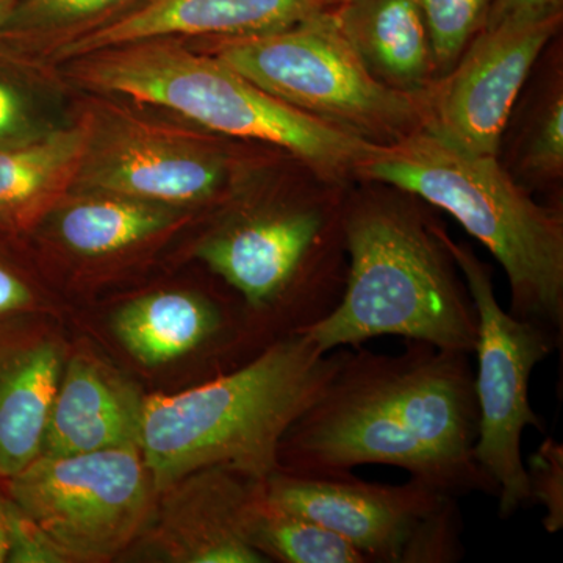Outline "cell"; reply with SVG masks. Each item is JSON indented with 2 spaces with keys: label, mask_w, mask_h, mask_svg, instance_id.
<instances>
[{
  "label": "cell",
  "mask_w": 563,
  "mask_h": 563,
  "mask_svg": "<svg viewBox=\"0 0 563 563\" xmlns=\"http://www.w3.org/2000/svg\"><path fill=\"white\" fill-rule=\"evenodd\" d=\"M344 351H321L296 332L232 372L144 398L140 451L155 492L213 466L255 481L272 476L285 432L331 383Z\"/></svg>",
  "instance_id": "cell-1"
},
{
  "label": "cell",
  "mask_w": 563,
  "mask_h": 563,
  "mask_svg": "<svg viewBox=\"0 0 563 563\" xmlns=\"http://www.w3.org/2000/svg\"><path fill=\"white\" fill-rule=\"evenodd\" d=\"M343 236L342 299L302 331L321 351L395 335L473 355L476 306L442 225L398 202L363 201L343 213Z\"/></svg>",
  "instance_id": "cell-2"
},
{
  "label": "cell",
  "mask_w": 563,
  "mask_h": 563,
  "mask_svg": "<svg viewBox=\"0 0 563 563\" xmlns=\"http://www.w3.org/2000/svg\"><path fill=\"white\" fill-rule=\"evenodd\" d=\"M65 81L174 111L206 131L287 151L322 176H346L377 144L288 106L213 54L179 38L118 44L62 63Z\"/></svg>",
  "instance_id": "cell-3"
},
{
  "label": "cell",
  "mask_w": 563,
  "mask_h": 563,
  "mask_svg": "<svg viewBox=\"0 0 563 563\" xmlns=\"http://www.w3.org/2000/svg\"><path fill=\"white\" fill-rule=\"evenodd\" d=\"M358 176L446 211L499 262L515 318L563 339V218L533 201L496 155L472 154L421 128L377 144Z\"/></svg>",
  "instance_id": "cell-4"
},
{
  "label": "cell",
  "mask_w": 563,
  "mask_h": 563,
  "mask_svg": "<svg viewBox=\"0 0 563 563\" xmlns=\"http://www.w3.org/2000/svg\"><path fill=\"white\" fill-rule=\"evenodd\" d=\"M210 51L279 101L373 143H390L424 125V92L377 79L335 10L276 32L220 38Z\"/></svg>",
  "instance_id": "cell-5"
},
{
  "label": "cell",
  "mask_w": 563,
  "mask_h": 563,
  "mask_svg": "<svg viewBox=\"0 0 563 563\" xmlns=\"http://www.w3.org/2000/svg\"><path fill=\"white\" fill-rule=\"evenodd\" d=\"M335 244H344L343 218L302 203L239 214L202 240L196 257L279 340L339 306L346 274L329 258Z\"/></svg>",
  "instance_id": "cell-6"
},
{
  "label": "cell",
  "mask_w": 563,
  "mask_h": 563,
  "mask_svg": "<svg viewBox=\"0 0 563 563\" xmlns=\"http://www.w3.org/2000/svg\"><path fill=\"white\" fill-rule=\"evenodd\" d=\"M444 243L477 312V368L474 369L479 432L474 461L498 485V509L503 520L531 504L521 443L526 429L544 431V420L529 399L536 366L562 346L561 336L539 322L506 312L493 285L492 269L472 247L455 243L444 232Z\"/></svg>",
  "instance_id": "cell-7"
},
{
  "label": "cell",
  "mask_w": 563,
  "mask_h": 563,
  "mask_svg": "<svg viewBox=\"0 0 563 563\" xmlns=\"http://www.w3.org/2000/svg\"><path fill=\"white\" fill-rule=\"evenodd\" d=\"M154 493L140 446L40 454L10 477L11 503L65 561L103 562L124 551L150 520Z\"/></svg>",
  "instance_id": "cell-8"
},
{
  "label": "cell",
  "mask_w": 563,
  "mask_h": 563,
  "mask_svg": "<svg viewBox=\"0 0 563 563\" xmlns=\"http://www.w3.org/2000/svg\"><path fill=\"white\" fill-rule=\"evenodd\" d=\"M81 111L88 136L73 190L185 209L213 201L228 187L231 158L207 133L106 99L90 101Z\"/></svg>",
  "instance_id": "cell-9"
},
{
  "label": "cell",
  "mask_w": 563,
  "mask_h": 563,
  "mask_svg": "<svg viewBox=\"0 0 563 563\" xmlns=\"http://www.w3.org/2000/svg\"><path fill=\"white\" fill-rule=\"evenodd\" d=\"M282 472L340 476L362 465H388L437 490L465 496L453 473L426 450L355 361L342 365L279 444Z\"/></svg>",
  "instance_id": "cell-10"
},
{
  "label": "cell",
  "mask_w": 563,
  "mask_h": 563,
  "mask_svg": "<svg viewBox=\"0 0 563 563\" xmlns=\"http://www.w3.org/2000/svg\"><path fill=\"white\" fill-rule=\"evenodd\" d=\"M374 387L429 453L454 474L465 495L498 498V485L474 461L479 432L472 354L406 340L401 354L351 347Z\"/></svg>",
  "instance_id": "cell-11"
},
{
  "label": "cell",
  "mask_w": 563,
  "mask_h": 563,
  "mask_svg": "<svg viewBox=\"0 0 563 563\" xmlns=\"http://www.w3.org/2000/svg\"><path fill=\"white\" fill-rule=\"evenodd\" d=\"M562 14L483 27L446 76L424 91L422 128L459 150L498 155L503 133L532 66Z\"/></svg>",
  "instance_id": "cell-12"
},
{
  "label": "cell",
  "mask_w": 563,
  "mask_h": 563,
  "mask_svg": "<svg viewBox=\"0 0 563 563\" xmlns=\"http://www.w3.org/2000/svg\"><path fill=\"white\" fill-rule=\"evenodd\" d=\"M265 498L339 533L368 563H401L404 548L448 493L412 479L401 485L363 481L354 473L306 476L277 470L262 481Z\"/></svg>",
  "instance_id": "cell-13"
},
{
  "label": "cell",
  "mask_w": 563,
  "mask_h": 563,
  "mask_svg": "<svg viewBox=\"0 0 563 563\" xmlns=\"http://www.w3.org/2000/svg\"><path fill=\"white\" fill-rule=\"evenodd\" d=\"M343 0H146L106 27L74 41L47 65L152 38H236L290 27L331 13Z\"/></svg>",
  "instance_id": "cell-14"
},
{
  "label": "cell",
  "mask_w": 563,
  "mask_h": 563,
  "mask_svg": "<svg viewBox=\"0 0 563 563\" xmlns=\"http://www.w3.org/2000/svg\"><path fill=\"white\" fill-rule=\"evenodd\" d=\"M261 481L225 466L180 481L163 515L162 548L173 561L265 563L251 542L250 514Z\"/></svg>",
  "instance_id": "cell-15"
},
{
  "label": "cell",
  "mask_w": 563,
  "mask_h": 563,
  "mask_svg": "<svg viewBox=\"0 0 563 563\" xmlns=\"http://www.w3.org/2000/svg\"><path fill=\"white\" fill-rule=\"evenodd\" d=\"M143 396L101 363L69 362L52 404L43 455L140 446Z\"/></svg>",
  "instance_id": "cell-16"
},
{
  "label": "cell",
  "mask_w": 563,
  "mask_h": 563,
  "mask_svg": "<svg viewBox=\"0 0 563 563\" xmlns=\"http://www.w3.org/2000/svg\"><path fill=\"white\" fill-rule=\"evenodd\" d=\"M335 16L377 79L413 95L431 87L437 68L420 0H343Z\"/></svg>",
  "instance_id": "cell-17"
},
{
  "label": "cell",
  "mask_w": 563,
  "mask_h": 563,
  "mask_svg": "<svg viewBox=\"0 0 563 563\" xmlns=\"http://www.w3.org/2000/svg\"><path fill=\"white\" fill-rule=\"evenodd\" d=\"M60 377L54 344L0 346V476L11 477L38 457Z\"/></svg>",
  "instance_id": "cell-18"
},
{
  "label": "cell",
  "mask_w": 563,
  "mask_h": 563,
  "mask_svg": "<svg viewBox=\"0 0 563 563\" xmlns=\"http://www.w3.org/2000/svg\"><path fill=\"white\" fill-rule=\"evenodd\" d=\"M88 124L84 111L57 131L0 147V228H27L60 203L76 184Z\"/></svg>",
  "instance_id": "cell-19"
},
{
  "label": "cell",
  "mask_w": 563,
  "mask_h": 563,
  "mask_svg": "<svg viewBox=\"0 0 563 563\" xmlns=\"http://www.w3.org/2000/svg\"><path fill=\"white\" fill-rule=\"evenodd\" d=\"M125 350L144 365H163L235 331L224 303L188 291L152 292L122 307L113 320Z\"/></svg>",
  "instance_id": "cell-20"
},
{
  "label": "cell",
  "mask_w": 563,
  "mask_h": 563,
  "mask_svg": "<svg viewBox=\"0 0 563 563\" xmlns=\"http://www.w3.org/2000/svg\"><path fill=\"white\" fill-rule=\"evenodd\" d=\"M180 209L102 191H69L58 210L63 244L85 257L135 246L176 224Z\"/></svg>",
  "instance_id": "cell-21"
},
{
  "label": "cell",
  "mask_w": 563,
  "mask_h": 563,
  "mask_svg": "<svg viewBox=\"0 0 563 563\" xmlns=\"http://www.w3.org/2000/svg\"><path fill=\"white\" fill-rule=\"evenodd\" d=\"M146 0H18L0 44L47 63L55 52L131 13Z\"/></svg>",
  "instance_id": "cell-22"
},
{
  "label": "cell",
  "mask_w": 563,
  "mask_h": 563,
  "mask_svg": "<svg viewBox=\"0 0 563 563\" xmlns=\"http://www.w3.org/2000/svg\"><path fill=\"white\" fill-rule=\"evenodd\" d=\"M51 66L0 44V147L38 140L73 121L63 109L62 76Z\"/></svg>",
  "instance_id": "cell-23"
},
{
  "label": "cell",
  "mask_w": 563,
  "mask_h": 563,
  "mask_svg": "<svg viewBox=\"0 0 563 563\" xmlns=\"http://www.w3.org/2000/svg\"><path fill=\"white\" fill-rule=\"evenodd\" d=\"M250 533L255 550L268 562L368 563L339 533L268 501L262 481L251 506Z\"/></svg>",
  "instance_id": "cell-24"
},
{
  "label": "cell",
  "mask_w": 563,
  "mask_h": 563,
  "mask_svg": "<svg viewBox=\"0 0 563 563\" xmlns=\"http://www.w3.org/2000/svg\"><path fill=\"white\" fill-rule=\"evenodd\" d=\"M435 68L448 73L483 29L492 0H420Z\"/></svg>",
  "instance_id": "cell-25"
},
{
  "label": "cell",
  "mask_w": 563,
  "mask_h": 563,
  "mask_svg": "<svg viewBox=\"0 0 563 563\" xmlns=\"http://www.w3.org/2000/svg\"><path fill=\"white\" fill-rule=\"evenodd\" d=\"M463 521L457 498L446 495L422 518L404 548L401 563H454L462 561Z\"/></svg>",
  "instance_id": "cell-26"
},
{
  "label": "cell",
  "mask_w": 563,
  "mask_h": 563,
  "mask_svg": "<svg viewBox=\"0 0 563 563\" xmlns=\"http://www.w3.org/2000/svg\"><path fill=\"white\" fill-rule=\"evenodd\" d=\"M531 503L544 509L543 528L548 533L563 528V444L547 439L525 461Z\"/></svg>",
  "instance_id": "cell-27"
},
{
  "label": "cell",
  "mask_w": 563,
  "mask_h": 563,
  "mask_svg": "<svg viewBox=\"0 0 563 563\" xmlns=\"http://www.w3.org/2000/svg\"><path fill=\"white\" fill-rule=\"evenodd\" d=\"M523 168L539 179H555L563 172V99L555 95L537 122L526 147Z\"/></svg>",
  "instance_id": "cell-28"
},
{
  "label": "cell",
  "mask_w": 563,
  "mask_h": 563,
  "mask_svg": "<svg viewBox=\"0 0 563 563\" xmlns=\"http://www.w3.org/2000/svg\"><path fill=\"white\" fill-rule=\"evenodd\" d=\"M7 526H9L7 562H65L60 551L40 531L38 526L29 520L11 501L7 503Z\"/></svg>",
  "instance_id": "cell-29"
},
{
  "label": "cell",
  "mask_w": 563,
  "mask_h": 563,
  "mask_svg": "<svg viewBox=\"0 0 563 563\" xmlns=\"http://www.w3.org/2000/svg\"><path fill=\"white\" fill-rule=\"evenodd\" d=\"M563 0H492L483 27L532 22L562 14Z\"/></svg>",
  "instance_id": "cell-30"
},
{
  "label": "cell",
  "mask_w": 563,
  "mask_h": 563,
  "mask_svg": "<svg viewBox=\"0 0 563 563\" xmlns=\"http://www.w3.org/2000/svg\"><path fill=\"white\" fill-rule=\"evenodd\" d=\"M31 302L32 291L29 285L0 262V314L18 312Z\"/></svg>",
  "instance_id": "cell-31"
},
{
  "label": "cell",
  "mask_w": 563,
  "mask_h": 563,
  "mask_svg": "<svg viewBox=\"0 0 563 563\" xmlns=\"http://www.w3.org/2000/svg\"><path fill=\"white\" fill-rule=\"evenodd\" d=\"M9 554V526H7V503L0 498V563L7 562Z\"/></svg>",
  "instance_id": "cell-32"
},
{
  "label": "cell",
  "mask_w": 563,
  "mask_h": 563,
  "mask_svg": "<svg viewBox=\"0 0 563 563\" xmlns=\"http://www.w3.org/2000/svg\"><path fill=\"white\" fill-rule=\"evenodd\" d=\"M18 0H0V24L5 21L7 14L13 9Z\"/></svg>",
  "instance_id": "cell-33"
}]
</instances>
